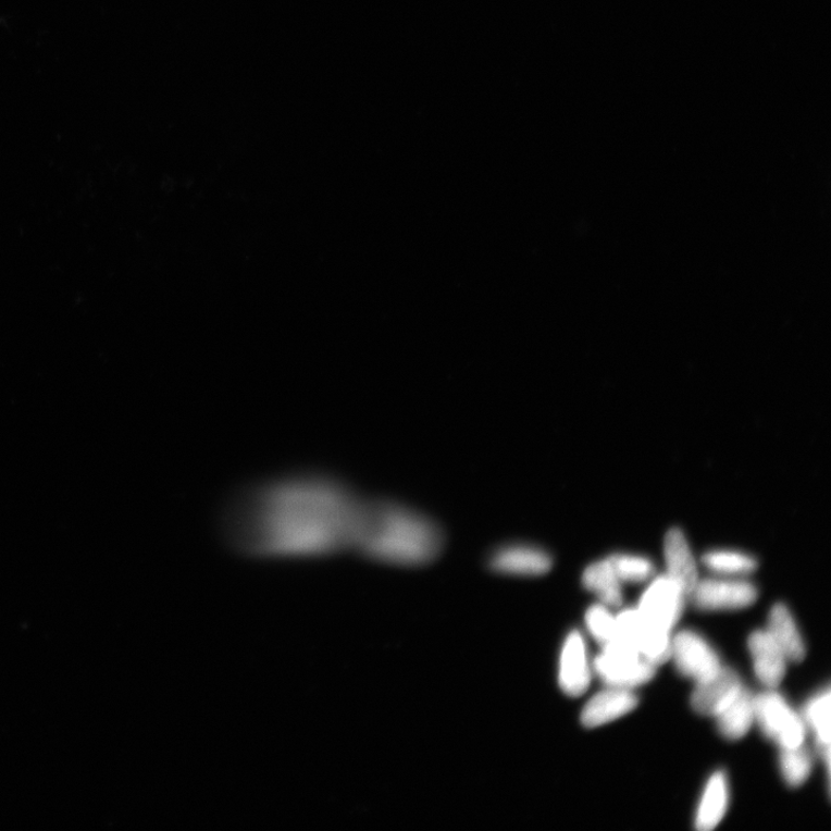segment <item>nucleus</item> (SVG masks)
<instances>
[{
  "label": "nucleus",
  "instance_id": "nucleus-23",
  "mask_svg": "<svg viewBox=\"0 0 831 831\" xmlns=\"http://www.w3.org/2000/svg\"><path fill=\"white\" fill-rule=\"evenodd\" d=\"M613 569L622 581L641 582L648 580L654 573L653 562L640 556L615 555L609 557Z\"/></svg>",
  "mask_w": 831,
  "mask_h": 831
},
{
  "label": "nucleus",
  "instance_id": "nucleus-5",
  "mask_svg": "<svg viewBox=\"0 0 831 831\" xmlns=\"http://www.w3.org/2000/svg\"><path fill=\"white\" fill-rule=\"evenodd\" d=\"M617 620L622 637L648 662L657 667L671 658V632L656 627L637 609L622 611Z\"/></svg>",
  "mask_w": 831,
  "mask_h": 831
},
{
  "label": "nucleus",
  "instance_id": "nucleus-3",
  "mask_svg": "<svg viewBox=\"0 0 831 831\" xmlns=\"http://www.w3.org/2000/svg\"><path fill=\"white\" fill-rule=\"evenodd\" d=\"M594 668L604 683L625 690L650 682L656 672V667L642 657L622 635L612 644L601 647Z\"/></svg>",
  "mask_w": 831,
  "mask_h": 831
},
{
  "label": "nucleus",
  "instance_id": "nucleus-8",
  "mask_svg": "<svg viewBox=\"0 0 831 831\" xmlns=\"http://www.w3.org/2000/svg\"><path fill=\"white\" fill-rule=\"evenodd\" d=\"M671 657L678 671L696 683L722 668L719 656L708 642L691 631L680 632L671 640Z\"/></svg>",
  "mask_w": 831,
  "mask_h": 831
},
{
  "label": "nucleus",
  "instance_id": "nucleus-11",
  "mask_svg": "<svg viewBox=\"0 0 831 831\" xmlns=\"http://www.w3.org/2000/svg\"><path fill=\"white\" fill-rule=\"evenodd\" d=\"M559 684L570 696H580L591 684L587 647L579 632H572L565 641L560 656Z\"/></svg>",
  "mask_w": 831,
  "mask_h": 831
},
{
  "label": "nucleus",
  "instance_id": "nucleus-4",
  "mask_svg": "<svg viewBox=\"0 0 831 831\" xmlns=\"http://www.w3.org/2000/svg\"><path fill=\"white\" fill-rule=\"evenodd\" d=\"M754 722H757L765 735L781 748L799 747L804 744V720L777 692H766L754 697Z\"/></svg>",
  "mask_w": 831,
  "mask_h": 831
},
{
  "label": "nucleus",
  "instance_id": "nucleus-17",
  "mask_svg": "<svg viewBox=\"0 0 831 831\" xmlns=\"http://www.w3.org/2000/svg\"><path fill=\"white\" fill-rule=\"evenodd\" d=\"M715 717L717 727L724 739L729 741L744 739L754 723V696L743 687L739 695Z\"/></svg>",
  "mask_w": 831,
  "mask_h": 831
},
{
  "label": "nucleus",
  "instance_id": "nucleus-20",
  "mask_svg": "<svg viewBox=\"0 0 831 831\" xmlns=\"http://www.w3.org/2000/svg\"><path fill=\"white\" fill-rule=\"evenodd\" d=\"M706 568L723 575H743L758 568V562L753 557L731 550L710 551L704 557Z\"/></svg>",
  "mask_w": 831,
  "mask_h": 831
},
{
  "label": "nucleus",
  "instance_id": "nucleus-15",
  "mask_svg": "<svg viewBox=\"0 0 831 831\" xmlns=\"http://www.w3.org/2000/svg\"><path fill=\"white\" fill-rule=\"evenodd\" d=\"M767 632L790 662H802L806 656L805 644L795 619L784 604H777L771 609Z\"/></svg>",
  "mask_w": 831,
  "mask_h": 831
},
{
  "label": "nucleus",
  "instance_id": "nucleus-10",
  "mask_svg": "<svg viewBox=\"0 0 831 831\" xmlns=\"http://www.w3.org/2000/svg\"><path fill=\"white\" fill-rule=\"evenodd\" d=\"M741 678L731 669L721 668L711 677L698 682L692 695L696 712L716 716L742 691Z\"/></svg>",
  "mask_w": 831,
  "mask_h": 831
},
{
  "label": "nucleus",
  "instance_id": "nucleus-6",
  "mask_svg": "<svg viewBox=\"0 0 831 831\" xmlns=\"http://www.w3.org/2000/svg\"><path fill=\"white\" fill-rule=\"evenodd\" d=\"M686 598L668 575L658 576L642 595L636 609L656 627L671 632L683 615Z\"/></svg>",
  "mask_w": 831,
  "mask_h": 831
},
{
  "label": "nucleus",
  "instance_id": "nucleus-9",
  "mask_svg": "<svg viewBox=\"0 0 831 831\" xmlns=\"http://www.w3.org/2000/svg\"><path fill=\"white\" fill-rule=\"evenodd\" d=\"M498 573L517 576H538L553 568V558L542 547L531 544H508L500 547L489 560Z\"/></svg>",
  "mask_w": 831,
  "mask_h": 831
},
{
  "label": "nucleus",
  "instance_id": "nucleus-16",
  "mask_svg": "<svg viewBox=\"0 0 831 831\" xmlns=\"http://www.w3.org/2000/svg\"><path fill=\"white\" fill-rule=\"evenodd\" d=\"M729 806V786L725 773L715 772L709 779L695 818L697 830L710 831L721 823Z\"/></svg>",
  "mask_w": 831,
  "mask_h": 831
},
{
  "label": "nucleus",
  "instance_id": "nucleus-19",
  "mask_svg": "<svg viewBox=\"0 0 831 831\" xmlns=\"http://www.w3.org/2000/svg\"><path fill=\"white\" fill-rule=\"evenodd\" d=\"M830 690L826 689L806 705L805 721L815 731L824 760H830Z\"/></svg>",
  "mask_w": 831,
  "mask_h": 831
},
{
  "label": "nucleus",
  "instance_id": "nucleus-2",
  "mask_svg": "<svg viewBox=\"0 0 831 831\" xmlns=\"http://www.w3.org/2000/svg\"><path fill=\"white\" fill-rule=\"evenodd\" d=\"M443 545L432 519L398 503L369 500L355 551L384 563L421 566L436 559Z\"/></svg>",
  "mask_w": 831,
  "mask_h": 831
},
{
  "label": "nucleus",
  "instance_id": "nucleus-7",
  "mask_svg": "<svg viewBox=\"0 0 831 831\" xmlns=\"http://www.w3.org/2000/svg\"><path fill=\"white\" fill-rule=\"evenodd\" d=\"M702 610H740L757 600L758 591L743 580H698L690 596Z\"/></svg>",
  "mask_w": 831,
  "mask_h": 831
},
{
  "label": "nucleus",
  "instance_id": "nucleus-12",
  "mask_svg": "<svg viewBox=\"0 0 831 831\" xmlns=\"http://www.w3.org/2000/svg\"><path fill=\"white\" fill-rule=\"evenodd\" d=\"M748 647L760 682L769 689L778 687L785 675L787 659L777 642L767 631H758L749 636Z\"/></svg>",
  "mask_w": 831,
  "mask_h": 831
},
{
  "label": "nucleus",
  "instance_id": "nucleus-18",
  "mask_svg": "<svg viewBox=\"0 0 831 831\" xmlns=\"http://www.w3.org/2000/svg\"><path fill=\"white\" fill-rule=\"evenodd\" d=\"M584 587L596 594L606 607H619L622 601L621 581L610 559L594 562L582 576Z\"/></svg>",
  "mask_w": 831,
  "mask_h": 831
},
{
  "label": "nucleus",
  "instance_id": "nucleus-13",
  "mask_svg": "<svg viewBox=\"0 0 831 831\" xmlns=\"http://www.w3.org/2000/svg\"><path fill=\"white\" fill-rule=\"evenodd\" d=\"M665 557L667 574L689 598L698 580L695 559L690 544L680 529L673 528L666 536Z\"/></svg>",
  "mask_w": 831,
  "mask_h": 831
},
{
  "label": "nucleus",
  "instance_id": "nucleus-21",
  "mask_svg": "<svg viewBox=\"0 0 831 831\" xmlns=\"http://www.w3.org/2000/svg\"><path fill=\"white\" fill-rule=\"evenodd\" d=\"M780 766L785 782L793 787L801 786L810 776V755L803 746L782 748Z\"/></svg>",
  "mask_w": 831,
  "mask_h": 831
},
{
  "label": "nucleus",
  "instance_id": "nucleus-22",
  "mask_svg": "<svg viewBox=\"0 0 831 831\" xmlns=\"http://www.w3.org/2000/svg\"><path fill=\"white\" fill-rule=\"evenodd\" d=\"M585 623L601 647L608 646L621 637L617 617L604 604L603 606H594L588 610L585 615Z\"/></svg>",
  "mask_w": 831,
  "mask_h": 831
},
{
  "label": "nucleus",
  "instance_id": "nucleus-1",
  "mask_svg": "<svg viewBox=\"0 0 831 831\" xmlns=\"http://www.w3.org/2000/svg\"><path fill=\"white\" fill-rule=\"evenodd\" d=\"M368 501L330 472L292 471L237 489L223 505L220 532L248 557H332L356 549Z\"/></svg>",
  "mask_w": 831,
  "mask_h": 831
},
{
  "label": "nucleus",
  "instance_id": "nucleus-14",
  "mask_svg": "<svg viewBox=\"0 0 831 831\" xmlns=\"http://www.w3.org/2000/svg\"><path fill=\"white\" fill-rule=\"evenodd\" d=\"M638 698L631 690L611 687L595 695L584 707L582 723L587 728H597L620 719L636 708Z\"/></svg>",
  "mask_w": 831,
  "mask_h": 831
}]
</instances>
